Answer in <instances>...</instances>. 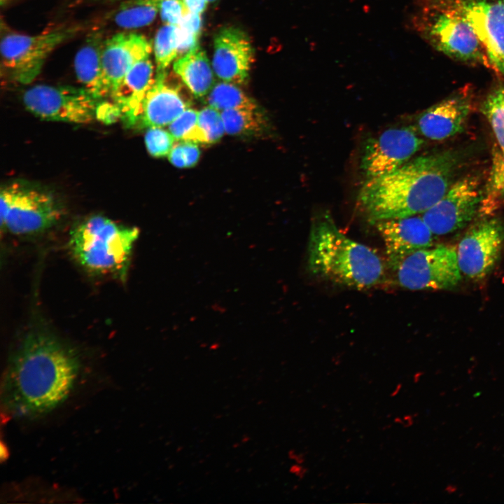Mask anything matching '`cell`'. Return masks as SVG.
<instances>
[{
    "instance_id": "cell-1",
    "label": "cell",
    "mask_w": 504,
    "mask_h": 504,
    "mask_svg": "<svg viewBox=\"0 0 504 504\" xmlns=\"http://www.w3.org/2000/svg\"><path fill=\"white\" fill-rule=\"evenodd\" d=\"M79 368L76 353L55 337L41 331L29 333L4 375L6 407L27 417L51 412L70 394Z\"/></svg>"
},
{
    "instance_id": "cell-2",
    "label": "cell",
    "mask_w": 504,
    "mask_h": 504,
    "mask_svg": "<svg viewBox=\"0 0 504 504\" xmlns=\"http://www.w3.org/2000/svg\"><path fill=\"white\" fill-rule=\"evenodd\" d=\"M458 162L451 151L411 159L393 172L365 179L358 192V206L374 223L422 214L453 183Z\"/></svg>"
},
{
    "instance_id": "cell-3",
    "label": "cell",
    "mask_w": 504,
    "mask_h": 504,
    "mask_svg": "<svg viewBox=\"0 0 504 504\" xmlns=\"http://www.w3.org/2000/svg\"><path fill=\"white\" fill-rule=\"evenodd\" d=\"M308 266L318 277L357 290L381 284L385 276L384 265L378 254L341 232L328 212L313 219Z\"/></svg>"
},
{
    "instance_id": "cell-4",
    "label": "cell",
    "mask_w": 504,
    "mask_h": 504,
    "mask_svg": "<svg viewBox=\"0 0 504 504\" xmlns=\"http://www.w3.org/2000/svg\"><path fill=\"white\" fill-rule=\"evenodd\" d=\"M139 234L135 227L96 215L85 219L72 230L69 246L74 258L85 270L122 279Z\"/></svg>"
},
{
    "instance_id": "cell-5",
    "label": "cell",
    "mask_w": 504,
    "mask_h": 504,
    "mask_svg": "<svg viewBox=\"0 0 504 504\" xmlns=\"http://www.w3.org/2000/svg\"><path fill=\"white\" fill-rule=\"evenodd\" d=\"M416 2L412 23L434 49L458 62L491 67L483 46L464 18L440 6Z\"/></svg>"
},
{
    "instance_id": "cell-6",
    "label": "cell",
    "mask_w": 504,
    "mask_h": 504,
    "mask_svg": "<svg viewBox=\"0 0 504 504\" xmlns=\"http://www.w3.org/2000/svg\"><path fill=\"white\" fill-rule=\"evenodd\" d=\"M1 227L17 235L34 234L55 225L62 210L55 197L44 190L19 182L0 192Z\"/></svg>"
},
{
    "instance_id": "cell-7",
    "label": "cell",
    "mask_w": 504,
    "mask_h": 504,
    "mask_svg": "<svg viewBox=\"0 0 504 504\" xmlns=\"http://www.w3.org/2000/svg\"><path fill=\"white\" fill-rule=\"evenodd\" d=\"M78 26H62L35 35L16 32L1 37L2 64L15 81L28 84L40 74L46 60L59 45L73 38Z\"/></svg>"
},
{
    "instance_id": "cell-8",
    "label": "cell",
    "mask_w": 504,
    "mask_h": 504,
    "mask_svg": "<svg viewBox=\"0 0 504 504\" xmlns=\"http://www.w3.org/2000/svg\"><path fill=\"white\" fill-rule=\"evenodd\" d=\"M400 286L407 289L447 290L461 279L456 248L431 246L418 250L393 267Z\"/></svg>"
},
{
    "instance_id": "cell-9",
    "label": "cell",
    "mask_w": 504,
    "mask_h": 504,
    "mask_svg": "<svg viewBox=\"0 0 504 504\" xmlns=\"http://www.w3.org/2000/svg\"><path fill=\"white\" fill-rule=\"evenodd\" d=\"M100 101L83 87L69 85H36L23 94L25 107L36 116L75 124L94 120Z\"/></svg>"
},
{
    "instance_id": "cell-10",
    "label": "cell",
    "mask_w": 504,
    "mask_h": 504,
    "mask_svg": "<svg viewBox=\"0 0 504 504\" xmlns=\"http://www.w3.org/2000/svg\"><path fill=\"white\" fill-rule=\"evenodd\" d=\"M447 8L470 25L491 67L504 77V0H415Z\"/></svg>"
},
{
    "instance_id": "cell-11",
    "label": "cell",
    "mask_w": 504,
    "mask_h": 504,
    "mask_svg": "<svg viewBox=\"0 0 504 504\" xmlns=\"http://www.w3.org/2000/svg\"><path fill=\"white\" fill-rule=\"evenodd\" d=\"M482 198L479 179L468 175L450 186L444 195L421 216L434 235L460 230L479 212Z\"/></svg>"
},
{
    "instance_id": "cell-12",
    "label": "cell",
    "mask_w": 504,
    "mask_h": 504,
    "mask_svg": "<svg viewBox=\"0 0 504 504\" xmlns=\"http://www.w3.org/2000/svg\"><path fill=\"white\" fill-rule=\"evenodd\" d=\"M424 140L411 127L390 128L368 138L363 146L360 169L369 179L388 174L410 160Z\"/></svg>"
},
{
    "instance_id": "cell-13",
    "label": "cell",
    "mask_w": 504,
    "mask_h": 504,
    "mask_svg": "<svg viewBox=\"0 0 504 504\" xmlns=\"http://www.w3.org/2000/svg\"><path fill=\"white\" fill-rule=\"evenodd\" d=\"M504 242L503 223L486 218L465 232L456 248L462 274L473 280L486 277L498 262Z\"/></svg>"
},
{
    "instance_id": "cell-14",
    "label": "cell",
    "mask_w": 504,
    "mask_h": 504,
    "mask_svg": "<svg viewBox=\"0 0 504 504\" xmlns=\"http://www.w3.org/2000/svg\"><path fill=\"white\" fill-rule=\"evenodd\" d=\"M254 57L251 40L242 29L226 27L215 35L212 67L216 76L223 81L235 85L245 83Z\"/></svg>"
},
{
    "instance_id": "cell-15",
    "label": "cell",
    "mask_w": 504,
    "mask_h": 504,
    "mask_svg": "<svg viewBox=\"0 0 504 504\" xmlns=\"http://www.w3.org/2000/svg\"><path fill=\"white\" fill-rule=\"evenodd\" d=\"M150 43L141 34L122 32L105 40L102 50V78L105 97H111L136 62L150 57Z\"/></svg>"
},
{
    "instance_id": "cell-16",
    "label": "cell",
    "mask_w": 504,
    "mask_h": 504,
    "mask_svg": "<svg viewBox=\"0 0 504 504\" xmlns=\"http://www.w3.org/2000/svg\"><path fill=\"white\" fill-rule=\"evenodd\" d=\"M374 224L392 267L410 254L433 246L434 234L421 216L382 220Z\"/></svg>"
},
{
    "instance_id": "cell-17",
    "label": "cell",
    "mask_w": 504,
    "mask_h": 504,
    "mask_svg": "<svg viewBox=\"0 0 504 504\" xmlns=\"http://www.w3.org/2000/svg\"><path fill=\"white\" fill-rule=\"evenodd\" d=\"M472 107L470 94L458 92L426 109L417 119L419 132L426 138L444 140L461 132Z\"/></svg>"
},
{
    "instance_id": "cell-18",
    "label": "cell",
    "mask_w": 504,
    "mask_h": 504,
    "mask_svg": "<svg viewBox=\"0 0 504 504\" xmlns=\"http://www.w3.org/2000/svg\"><path fill=\"white\" fill-rule=\"evenodd\" d=\"M167 72L156 74L155 82L144 98L138 121L142 127L169 125L189 108V103L178 88L167 83Z\"/></svg>"
},
{
    "instance_id": "cell-19",
    "label": "cell",
    "mask_w": 504,
    "mask_h": 504,
    "mask_svg": "<svg viewBox=\"0 0 504 504\" xmlns=\"http://www.w3.org/2000/svg\"><path fill=\"white\" fill-rule=\"evenodd\" d=\"M154 82L153 64L150 57L140 60L131 66L111 97L129 125L138 123L143 102Z\"/></svg>"
},
{
    "instance_id": "cell-20",
    "label": "cell",
    "mask_w": 504,
    "mask_h": 504,
    "mask_svg": "<svg viewBox=\"0 0 504 504\" xmlns=\"http://www.w3.org/2000/svg\"><path fill=\"white\" fill-rule=\"evenodd\" d=\"M99 31L90 34L74 58V70L83 88L101 100L105 97L102 56L104 43Z\"/></svg>"
},
{
    "instance_id": "cell-21",
    "label": "cell",
    "mask_w": 504,
    "mask_h": 504,
    "mask_svg": "<svg viewBox=\"0 0 504 504\" xmlns=\"http://www.w3.org/2000/svg\"><path fill=\"white\" fill-rule=\"evenodd\" d=\"M173 69L196 97L209 94L215 85L214 69L205 51L199 45L178 58Z\"/></svg>"
},
{
    "instance_id": "cell-22",
    "label": "cell",
    "mask_w": 504,
    "mask_h": 504,
    "mask_svg": "<svg viewBox=\"0 0 504 504\" xmlns=\"http://www.w3.org/2000/svg\"><path fill=\"white\" fill-rule=\"evenodd\" d=\"M162 0H127L118 8L115 23L125 29H136L152 23Z\"/></svg>"
},
{
    "instance_id": "cell-23",
    "label": "cell",
    "mask_w": 504,
    "mask_h": 504,
    "mask_svg": "<svg viewBox=\"0 0 504 504\" xmlns=\"http://www.w3.org/2000/svg\"><path fill=\"white\" fill-rule=\"evenodd\" d=\"M492 162L487 183L482 191L479 212L488 216L498 209L504 197V153L498 148L493 150Z\"/></svg>"
},
{
    "instance_id": "cell-24",
    "label": "cell",
    "mask_w": 504,
    "mask_h": 504,
    "mask_svg": "<svg viewBox=\"0 0 504 504\" xmlns=\"http://www.w3.org/2000/svg\"><path fill=\"white\" fill-rule=\"evenodd\" d=\"M208 106L220 111L228 109H257L255 102L237 85L220 82L214 85L207 97Z\"/></svg>"
},
{
    "instance_id": "cell-25",
    "label": "cell",
    "mask_w": 504,
    "mask_h": 504,
    "mask_svg": "<svg viewBox=\"0 0 504 504\" xmlns=\"http://www.w3.org/2000/svg\"><path fill=\"white\" fill-rule=\"evenodd\" d=\"M156 74L167 72L178 55V26L164 24L156 33L153 43Z\"/></svg>"
},
{
    "instance_id": "cell-26",
    "label": "cell",
    "mask_w": 504,
    "mask_h": 504,
    "mask_svg": "<svg viewBox=\"0 0 504 504\" xmlns=\"http://www.w3.org/2000/svg\"><path fill=\"white\" fill-rule=\"evenodd\" d=\"M220 112L225 133L230 135L258 132L265 125L264 118L257 109L236 108Z\"/></svg>"
},
{
    "instance_id": "cell-27",
    "label": "cell",
    "mask_w": 504,
    "mask_h": 504,
    "mask_svg": "<svg viewBox=\"0 0 504 504\" xmlns=\"http://www.w3.org/2000/svg\"><path fill=\"white\" fill-rule=\"evenodd\" d=\"M482 111L491 126L499 148L504 153V84L490 91L482 104Z\"/></svg>"
},
{
    "instance_id": "cell-28",
    "label": "cell",
    "mask_w": 504,
    "mask_h": 504,
    "mask_svg": "<svg viewBox=\"0 0 504 504\" xmlns=\"http://www.w3.org/2000/svg\"><path fill=\"white\" fill-rule=\"evenodd\" d=\"M199 111L188 108L169 126V131L176 140L205 144L198 126Z\"/></svg>"
},
{
    "instance_id": "cell-29",
    "label": "cell",
    "mask_w": 504,
    "mask_h": 504,
    "mask_svg": "<svg viewBox=\"0 0 504 504\" xmlns=\"http://www.w3.org/2000/svg\"><path fill=\"white\" fill-rule=\"evenodd\" d=\"M198 126L205 144L217 142L225 133L221 112L209 106L199 111Z\"/></svg>"
},
{
    "instance_id": "cell-30",
    "label": "cell",
    "mask_w": 504,
    "mask_h": 504,
    "mask_svg": "<svg viewBox=\"0 0 504 504\" xmlns=\"http://www.w3.org/2000/svg\"><path fill=\"white\" fill-rule=\"evenodd\" d=\"M176 139L169 130L162 127H150L145 135V143L148 153L153 157L168 156Z\"/></svg>"
},
{
    "instance_id": "cell-31",
    "label": "cell",
    "mask_w": 504,
    "mask_h": 504,
    "mask_svg": "<svg viewBox=\"0 0 504 504\" xmlns=\"http://www.w3.org/2000/svg\"><path fill=\"white\" fill-rule=\"evenodd\" d=\"M167 157L169 162L176 167H192L198 162L200 150L197 143L181 141L174 144Z\"/></svg>"
},
{
    "instance_id": "cell-32",
    "label": "cell",
    "mask_w": 504,
    "mask_h": 504,
    "mask_svg": "<svg viewBox=\"0 0 504 504\" xmlns=\"http://www.w3.org/2000/svg\"><path fill=\"white\" fill-rule=\"evenodd\" d=\"M187 11L182 0H162L160 8L162 20L174 25H178Z\"/></svg>"
},
{
    "instance_id": "cell-33",
    "label": "cell",
    "mask_w": 504,
    "mask_h": 504,
    "mask_svg": "<svg viewBox=\"0 0 504 504\" xmlns=\"http://www.w3.org/2000/svg\"><path fill=\"white\" fill-rule=\"evenodd\" d=\"M122 118V113L115 102H102L98 104L96 118L104 123H113Z\"/></svg>"
},
{
    "instance_id": "cell-34",
    "label": "cell",
    "mask_w": 504,
    "mask_h": 504,
    "mask_svg": "<svg viewBox=\"0 0 504 504\" xmlns=\"http://www.w3.org/2000/svg\"><path fill=\"white\" fill-rule=\"evenodd\" d=\"M186 10L194 14L202 15L206 10L209 0H182Z\"/></svg>"
},
{
    "instance_id": "cell-35",
    "label": "cell",
    "mask_w": 504,
    "mask_h": 504,
    "mask_svg": "<svg viewBox=\"0 0 504 504\" xmlns=\"http://www.w3.org/2000/svg\"><path fill=\"white\" fill-rule=\"evenodd\" d=\"M289 472L295 475L296 477H299L300 479L304 478V477L306 475V474L308 472V470L307 468L303 466L302 464L295 463L292 465L290 467Z\"/></svg>"
},
{
    "instance_id": "cell-36",
    "label": "cell",
    "mask_w": 504,
    "mask_h": 504,
    "mask_svg": "<svg viewBox=\"0 0 504 504\" xmlns=\"http://www.w3.org/2000/svg\"><path fill=\"white\" fill-rule=\"evenodd\" d=\"M288 455L290 459L294 460L297 463L302 464L304 462V454H298L294 449H290Z\"/></svg>"
},
{
    "instance_id": "cell-37",
    "label": "cell",
    "mask_w": 504,
    "mask_h": 504,
    "mask_svg": "<svg viewBox=\"0 0 504 504\" xmlns=\"http://www.w3.org/2000/svg\"><path fill=\"white\" fill-rule=\"evenodd\" d=\"M401 388H402V384H397V385L396 386L394 390L391 392V395H390L391 397H395V396H396L399 393Z\"/></svg>"
},
{
    "instance_id": "cell-38",
    "label": "cell",
    "mask_w": 504,
    "mask_h": 504,
    "mask_svg": "<svg viewBox=\"0 0 504 504\" xmlns=\"http://www.w3.org/2000/svg\"><path fill=\"white\" fill-rule=\"evenodd\" d=\"M394 421H395L396 423H397V424H402L403 423V420H402V419H401L400 418H399V417L395 418Z\"/></svg>"
},
{
    "instance_id": "cell-39",
    "label": "cell",
    "mask_w": 504,
    "mask_h": 504,
    "mask_svg": "<svg viewBox=\"0 0 504 504\" xmlns=\"http://www.w3.org/2000/svg\"><path fill=\"white\" fill-rule=\"evenodd\" d=\"M8 1V0H1V4H4L6 3Z\"/></svg>"
},
{
    "instance_id": "cell-40",
    "label": "cell",
    "mask_w": 504,
    "mask_h": 504,
    "mask_svg": "<svg viewBox=\"0 0 504 504\" xmlns=\"http://www.w3.org/2000/svg\"><path fill=\"white\" fill-rule=\"evenodd\" d=\"M217 1V0H209V2H214V1Z\"/></svg>"
}]
</instances>
